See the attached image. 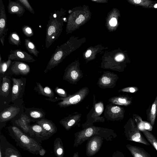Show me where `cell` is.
<instances>
[{
    "mask_svg": "<svg viewBox=\"0 0 157 157\" xmlns=\"http://www.w3.org/2000/svg\"><path fill=\"white\" fill-rule=\"evenodd\" d=\"M73 157H79L78 153V151L75 152L74 154Z\"/></svg>",
    "mask_w": 157,
    "mask_h": 157,
    "instance_id": "41",
    "label": "cell"
},
{
    "mask_svg": "<svg viewBox=\"0 0 157 157\" xmlns=\"http://www.w3.org/2000/svg\"><path fill=\"white\" fill-rule=\"evenodd\" d=\"M147 140L157 151V139L149 131L144 130L142 131Z\"/></svg>",
    "mask_w": 157,
    "mask_h": 157,
    "instance_id": "22",
    "label": "cell"
},
{
    "mask_svg": "<svg viewBox=\"0 0 157 157\" xmlns=\"http://www.w3.org/2000/svg\"><path fill=\"white\" fill-rule=\"evenodd\" d=\"M10 86V82L9 78L6 77H3L0 89V95L6 97L9 94Z\"/></svg>",
    "mask_w": 157,
    "mask_h": 157,
    "instance_id": "19",
    "label": "cell"
},
{
    "mask_svg": "<svg viewBox=\"0 0 157 157\" xmlns=\"http://www.w3.org/2000/svg\"><path fill=\"white\" fill-rule=\"evenodd\" d=\"M53 149L55 155L57 157H64V148L60 138H56L54 141Z\"/></svg>",
    "mask_w": 157,
    "mask_h": 157,
    "instance_id": "18",
    "label": "cell"
},
{
    "mask_svg": "<svg viewBox=\"0 0 157 157\" xmlns=\"http://www.w3.org/2000/svg\"><path fill=\"white\" fill-rule=\"evenodd\" d=\"M121 111V108L118 106H114L111 109V112L114 113H119Z\"/></svg>",
    "mask_w": 157,
    "mask_h": 157,
    "instance_id": "35",
    "label": "cell"
},
{
    "mask_svg": "<svg viewBox=\"0 0 157 157\" xmlns=\"http://www.w3.org/2000/svg\"><path fill=\"white\" fill-rule=\"evenodd\" d=\"M102 82L104 84H108L110 82V80L106 77H104L101 78Z\"/></svg>",
    "mask_w": 157,
    "mask_h": 157,
    "instance_id": "34",
    "label": "cell"
},
{
    "mask_svg": "<svg viewBox=\"0 0 157 157\" xmlns=\"http://www.w3.org/2000/svg\"><path fill=\"white\" fill-rule=\"evenodd\" d=\"M7 9L8 13L11 14H16L20 17L25 12L24 6L17 0L15 1L9 0Z\"/></svg>",
    "mask_w": 157,
    "mask_h": 157,
    "instance_id": "10",
    "label": "cell"
},
{
    "mask_svg": "<svg viewBox=\"0 0 157 157\" xmlns=\"http://www.w3.org/2000/svg\"><path fill=\"white\" fill-rule=\"evenodd\" d=\"M55 91L58 95L60 97H65L66 96V92L62 89L57 86L55 89Z\"/></svg>",
    "mask_w": 157,
    "mask_h": 157,
    "instance_id": "29",
    "label": "cell"
},
{
    "mask_svg": "<svg viewBox=\"0 0 157 157\" xmlns=\"http://www.w3.org/2000/svg\"><path fill=\"white\" fill-rule=\"evenodd\" d=\"M20 2L24 7L25 8L33 14H34L35 12L33 8L31 6L27 0H17Z\"/></svg>",
    "mask_w": 157,
    "mask_h": 157,
    "instance_id": "27",
    "label": "cell"
},
{
    "mask_svg": "<svg viewBox=\"0 0 157 157\" xmlns=\"http://www.w3.org/2000/svg\"><path fill=\"white\" fill-rule=\"evenodd\" d=\"M117 21L116 18L113 17L110 20L109 23L110 25L113 26H116L117 24Z\"/></svg>",
    "mask_w": 157,
    "mask_h": 157,
    "instance_id": "36",
    "label": "cell"
},
{
    "mask_svg": "<svg viewBox=\"0 0 157 157\" xmlns=\"http://www.w3.org/2000/svg\"><path fill=\"white\" fill-rule=\"evenodd\" d=\"M20 109L15 106H10L7 108L3 111L0 114V121L4 122L10 120L19 112Z\"/></svg>",
    "mask_w": 157,
    "mask_h": 157,
    "instance_id": "13",
    "label": "cell"
},
{
    "mask_svg": "<svg viewBox=\"0 0 157 157\" xmlns=\"http://www.w3.org/2000/svg\"><path fill=\"white\" fill-rule=\"evenodd\" d=\"M61 13V10L60 11L55 10L50 13L46 30L45 46L47 48L58 39L61 33L64 20L62 18Z\"/></svg>",
    "mask_w": 157,
    "mask_h": 157,
    "instance_id": "1",
    "label": "cell"
},
{
    "mask_svg": "<svg viewBox=\"0 0 157 157\" xmlns=\"http://www.w3.org/2000/svg\"><path fill=\"white\" fill-rule=\"evenodd\" d=\"M154 7L155 8H157V3L155 4L154 5Z\"/></svg>",
    "mask_w": 157,
    "mask_h": 157,
    "instance_id": "42",
    "label": "cell"
},
{
    "mask_svg": "<svg viewBox=\"0 0 157 157\" xmlns=\"http://www.w3.org/2000/svg\"><path fill=\"white\" fill-rule=\"evenodd\" d=\"M91 54V51L90 50H88L86 52L85 55L86 57H88L90 56Z\"/></svg>",
    "mask_w": 157,
    "mask_h": 157,
    "instance_id": "39",
    "label": "cell"
},
{
    "mask_svg": "<svg viewBox=\"0 0 157 157\" xmlns=\"http://www.w3.org/2000/svg\"><path fill=\"white\" fill-rule=\"evenodd\" d=\"M139 90L138 88L137 87H131L125 88L123 90L125 92L134 93L136 92Z\"/></svg>",
    "mask_w": 157,
    "mask_h": 157,
    "instance_id": "30",
    "label": "cell"
},
{
    "mask_svg": "<svg viewBox=\"0 0 157 157\" xmlns=\"http://www.w3.org/2000/svg\"><path fill=\"white\" fill-rule=\"evenodd\" d=\"M104 139L98 136H94L88 140L86 147V154L88 157L95 155L100 150Z\"/></svg>",
    "mask_w": 157,
    "mask_h": 157,
    "instance_id": "6",
    "label": "cell"
},
{
    "mask_svg": "<svg viewBox=\"0 0 157 157\" xmlns=\"http://www.w3.org/2000/svg\"><path fill=\"white\" fill-rule=\"evenodd\" d=\"M0 157H3L2 154L0 152Z\"/></svg>",
    "mask_w": 157,
    "mask_h": 157,
    "instance_id": "43",
    "label": "cell"
},
{
    "mask_svg": "<svg viewBox=\"0 0 157 157\" xmlns=\"http://www.w3.org/2000/svg\"><path fill=\"white\" fill-rule=\"evenodd\" d=\"M12 79L13 83L12 89V99L14 101L18 98L23 83L21 78H13Z\"/></svg>",
    "mask_w": 157,
    "mask_h": 157,
    "instance_id": "17",
    "label": "cell"
},
{
    "mask_svg": "<svg viewBox=\"0 0 157 157\" xmlns=\"http://www.w3.org/2000/svg\"><path fill=\"white\" fill-rule=\"evenodd\" d=\"M33 134V138L38 142L49 138L42 127L39 124H35L31 126Z\"/></svg>",
    "mask_w": 157,
    "mask_h": 157,
    "instance_id": "14",
    "label": "cell"
},
{
    "mask_svg": "<svg viewBox=\"0 0 157 157\" xmlns=\"http://www.w3.org/2000/svg\"><path fill=\"white\" fill-rule=\"evenodd\" d=\"M8 42L11 44L19 47L21 44V39L16 32H11L8 37Z\"/></svg>",
    "mask_w": 157,
    "mask_h": 157,
    "instance_id": "23",
    "label": "cell"
},
{
    "mask_svg": "<svg viewBox=\"0 0 157 157\" xmlns=\"http://www.w3.org/2000/svg\"><path fill=\"white\" fill-rule=\"evenodd\" d=\"M130 2L133 4L146 8L152 5V2L149 0H131Z\"/></svg>",
    "mask_w": 157,
    "mask_h": 157,
    "instance_id": "25",
    "label": "cell"
},
{
    "mask_svg": "<svg viewBox=\"0 0 157 157\" xmlns=\"http://www.w3.org/2000/svg\"><path fill=\"white\" fill-rule=\"evenodd\" d=\"M30 116L33 118L38 119L41 118L43 116L42 113L38 110H32L30 112Z\"/></svg>",
    "mask_w": 157,
    "mask_h": 157,
    "instance_id": "28",
    "label": "cell"
},
{
    "mask_svg": "<svg viewBox=\"0 0 157 157\" xmlns=\"http://www.w3.org/2000/svg\"><path fill=\"white\" fill-rule=\"evenodd\" d=\"M145 125V129L149 131H152L153 127L151 124L148 122L146 121H144Z\"/></svg>",
    "mask_w": 157,
    "mask_h": 157,
    "instance_id": "33",
    "label": "cell"
},
{
    "mask_svg": "<svg viewBox=\"0 0 157 157\" xmlns=\"http://www.w3.org/2000/svg\"><path fill=\"white\" fill-rule=\"evenodd\" d=\"M21 29L24 34L27 37H31L34 34L32 29L27 25H24L22 27Z\"/></svg>",
    "mask_w": 157,
    "mask_h": 157,
    "instance_id": "26",
    "label": "cell"
},
{
    "mask_svg": "<svg viewBox=\"0 0 157 157\" xmlns=\"http://www.w3.org/2000/svg\"><path fill=\"white\" fill-rule=\"evenodd\" d=\"M12 62L11 60H8L6 61L2 60L0 54V73L4 75L10 67Z\"/></svg>",
    "mask_w": 157,
    "mask_h": 157,
    "instance_id": "24",
    "label": "cell"
},
{
    "mask_svg": "<svg viewBox=\"0 0 157 157\" xmlns=\"http://www.w3.org/2000/svg\"><path fill=\"white\" fill-rule=\"evenodd\" d=\"M124 58V56L122 55H119L116 56L115 59L117 61H120L122 60Z\"/></svg>",
    "mask_w": 157,
    "mask_h": 157,
    "instance_id": "38",
    "label": "cell"
},
{
    "mask_svg": "<svg viewBox=\"0 0 157 157\" xmlns=\"http://www.w3.org/2000/svg\"><path fill=\"white\" fill-rule=\"evenodd\" d=\"M146 114L148 122L153 127L157 114V95L153 102L147 109Z\"/></svg>",
    "mask_w": 157,
    "mask_h": 157,
    "instance_id": "15",
    "label": "cell"
},
{
    "mask_svg": "<svg viewBox=\"0 0 157 157\" xmlns=\"http://www.w3.org/2000/svg\"><path fill=\"white\" fill-rule=\"evenodd\" d=\"M30 121V119L26 115H22L19 119L15 121V123L25 133L33 138V133L31 126L29 124Z\"/></svg>",
    "mask_w": 157,
    "mask_h": 157,
    "instance_id": "11",
    "label": "cell"
},
{
    "mask_svg": "<svg viewBox=\"0 0 157 157\" xmlns=\"http://www.w3.org/2000/svg\"><path fill=\"white\" fill-rule=\"evenodd\" d=\"M102 110V108L100 106H98L96 109V111L97 113H99Z\"/></svg>",
    "mask_w": 157,
    "mask_h": 157,
    "instance_id": "40",
    "label": "cell"
},
{
    "mask_svg": "<svg viewBox=\"0 0 157 157\" xmlns=\"http://www.w3.org/2000/svg\"><path fill=\"white\" fill-rule=\"evenodd\" d=\"M38 90V91L41 94L52 99L54 96V93L49 87L46 86L43 87L39 82L36 83Z\"/></svg>",
    "mask_w": 157,
    "mask_h": 157,
    "instance_id": "20",
    "label": "cell"
},
{
    "mask_svg": "<svg viewBox=\"0 0 157 157\" xmlns=\"http://www.w3.org/2000/svg\"><path fill=\"white\" fill-rule=\"evenodd\" d=\"M24 42L25 46L29 52L37 57L40 52L37 49L35 44L29 38H25Z\"/></svg>",
    "mask_w": 157,
    "mask_h": 157,
    "instance_id": "21",
    "label": "cell"
},
{
    "mask_svg": "<svg viewBox=\"0 0 157 157\" xmlns=\"http://www.w3.org/2000/svg\"><path fill=\"white\" fill-rule=\"evenodd\" d=\"M46 152V151L45 150L42 148L40 150L39 154L41 156H43L45 154Z\"/></svg>",
    "mask_w": 157,
    "mask_h": 157,
    "instance_id": "37",
    "label": "cell"
},
{
    "mask_svg": "<svg viewBox=\"0 0 157 157\" xmlns=\"http://www.w3.org/2000/svg\"><path fill=\"white\" fill-rule=\"evenodd\" d=\"M126 147L133 157H151L150 154L140 147L128 144Z\"/></svg>",
    "mask_w": 157,
    "mask_h": 157,
    "instance_id": "16",
    "label": "cell"
},
{
    "mask_svg": "<svg viewBox=\"0 0 157 157\" xmlns=\"http://www.w3.org/2000/svg\"><path fill=\"white\" fill-rule=\"evenodd\" d=\"M85 19L84 17L82 15L80 14L79 15L78 17L76 19L75 22L76 23L79 24L83 21Z\"/></svg>",
    "mask_w": 157,
    "mask_h": 157,
    "instance_id": "32",
    "label": "cell"
},
{
    "mask_svg": "<svg viewBox=\"0 0 157 157\" xmlns=\"http://www.w3.org/2000/svg\"><path fill=\"white\" fill-rule=\"evenodd\" d=\"M70 76L72 79L76 80L78 77V74L76 71L73 70L71 72Z\"/></svg>",
    "mask_w": 157,
    "mask_h": 157,
    "instance_id": "31",
    "label": "cell"
},
{
    "mask_svg": "<svg viewBox=\"0 0 157 157\" xmlns=\"http://www.w3.org/2000/svg\"><path fill=\"white\" fill-rule=\"evenodd\" d=\"M7 25V17L5 6L2 0H0V41L3 47L8 30Z\"/></svg>",
    "mask_w": 157,
    "mask_h": 157,
    "instance_id": "7",
    "label": "cell"
},
{
    "mask_svg": "<svg viewBox=\"0 0 157 157\" xmlns=\"http://www.w3.org/2000/svg\"><path fill=\"white\" fill-rule=\"evenodd\" d=\"M11 65V71L15 75H26L30 72L29 66L23 62L15 60Z\"/></svg>",
    "mask_w": 157,
    "mask_h": 157,
    "instance_id": "9",
    "label": "cell"
},
{
    "mask_svg": "<svg viewBox=\"0 0 157 157\" xmlns=\"http://www.w3.org/2000/svg\"><path fill=\"white\" fill-rule=\"evenodd\" d=\"M124 136L128 140L141 143L146 145H150V143L144 137L133 120L130 119L125 127Z\"/></svg>",
    "mask_w": 157,
    "mask_h": 157,
    "instance_id": "4",
    "label": "cell"
},
{
    "mask_svg": "<svg viewBox=\"0 0 157 157\" xmlns=\"http://www.w3.org/2000/svg\"><path fill=\"white\" fill-rule=\"evenodd\" d=\"M9 132L17 145L33 154H39L40 150L43 148L39 142L16 127H12Z\"/></svg>",
    "mask_w": 157,
    "mask_h": 157,
    "instance_id": "2",
    "label": "cell"
},
{
    "mask_svg": "<svg viewBox=\"0 0 157 157\" xmlns=\"http://www.w3.org/2000/svg\"><path fill=\"white\" fill-rule=\"evenodd\" d=\"M117 136L116 133L112 131L100 130L99 129L88 128L75 134L73 147H78L93 136H98L106 140L111 141Z\"/></svg>",
    "mask_w": 157,
    "mask_h": 157,
    "instance_id": "3",
    "label": "cell"
},
{
    "mask_svg": "<svg viewBox=\"0 0 157 157\" xmlns=\"http://www.w3.org/2000/svg\"><path fill=\"white\" fill-rule=\"evenodd\" d=\"M0 152L3 157H22L18 150L8 142L5 137L0 135Z\"/></svg>",
    "mask_w": 157,
    "mask_h": 157,
    "instance_id": "5",
    "label": "cell"
},
{
    "mask_svg": "<svg viewBox=\"0 0 157 157\" xmlns=\"http://www.w3.org/2000/svg\"><path fill=\"white\" fill-rule=\"evenodd\" d=\"M37 123L42 127L49 138L57 132L55 124L50 120L42 119L38 121Z\"/></svg>",
    "mask_w": 157,
    "mask_h": 157,
    "instance_id": "12",
    "label": "cell"
},
{
    "mask_svg": "<svg viewBox=\"0 0 157 157\" xmlns=\"http://www.w3.org/2000/svg\"><path fill=\"white\" fill-rule=\"evenodd\" d=\"M8 57V60H14L21 62L33 63L36 60L31 55L26 51L20 49L11 50Z\"/></svg>",
    "mask_w": 157,
    "mask_h": 157,
    "instance_id": "8",
    "label": "cell"
}]
</instances>
